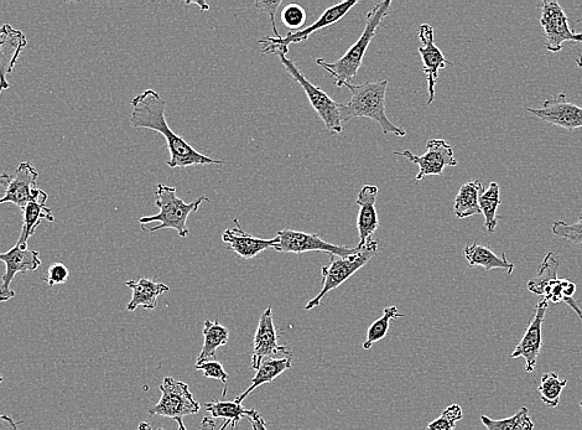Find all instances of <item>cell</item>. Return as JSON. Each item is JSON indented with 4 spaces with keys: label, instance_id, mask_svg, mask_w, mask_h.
Returning <instances> with one entry per match:
<instances>
[{
    "label": "cell",
    "instance_id": "1",
    "mask_svg": "<svg viewBox=\"0 0 582 430\" xmlns=\"http://www.w3.org/2000/svg\"><path fill=\"white\" fill-rule=\"evenodd\" d=\"M131 105L133 107L131 117L133 128L152 129L165 138L170 152L169 168L184 169L195 167V165H218L221 167V160L197 152L185 139L174 133L166 122V102L157 91L145 90L133 98Z\"/></svg>",
    "mask_w": 582,
    "mask_h": 430
},
{
    "label": "cell",
    "instance_id": "2",
    "mask_svg": "<svg viewBox=\"0 0 582 430\" xmlns=\"http://www.w3.org/2000/svg\"><path fill=\"white\" fill-rule=\"evenodd\" d=\"M388 84V80L367 81L361 85L345 84L344 87L350 90L352 98L347 105H341L342 123L358 117L373 119L381 126L384 134H393L398 138L407 136V132L393 124L387 116L386 93Z\"/></svg>",
    "mask_w": 582,
    "mask_h": 430
},
{
    "label": "cell",
    "instance_id": "3",
    "mask_svg": "<svg viewBox=\"0 0 582 430\" xmlns=\"http://www.w3.org/2000/svg\"><path fill=\"white\" fill-rule=\"evenodd\" d=\"M391 9V0L374 4L367 14L366 27L360 39L348 49L347 53L341 59L335 62H327L325 59L316 60V64L334 77L337 87L341 88L345 84H351V81L355 79L358 70L361 69L368 46L371 45L378 28L383 24V20L391 13Z\"/></svg>",
    "mask_w": 582,
    "mask_h": 430
},
{
    "label": "cell",
    "instance_id": "4",
    "mask_svg": "<svg viewBox=\"0 0 582 430\" xmlns=\"http://www.w3.org/2000/svg\"><path fill=\"white\" fill-rule=\"evenodd\" d=\"M155 199H157L155 200V205L159 209V214L139 217V224L145 227L148 224H153V222H159L158 226L152 227V229H148L147 231L155 232L163 229H171L178 232L180 238H186L190 235V231L187 229V219H189L192 212L199 210L202 202L211 201L205 198V196H202V198L186 204L183 199L178 198L174 186L164 184L157 186Z\"/></svg>",
    "mask_w": 582,
    "mask_h": 430
},
{
    "label": "cell",
    "instance_id": "5",
    "mask_svg": "<svg viewBox=\"0 0 582 430\" xmlns=\"http://www.w3.org/2000/svg\"><path fill=\"white\" fill-rule=\"evenodd\" d=\"M377 253L378 241L372 240L368 242L362 250L355 253V255L345 258L329 255L330 263L322 268L320 293L306 304L305 309L311 310L318 308L321 300L324 299L331 290L339 288L341 284H344L347 279H350L353 276V274L365 267L366 264L377 255Z\"/></svg>",
    "mask_w": 582,
    "mask_h": 430
},
{
    "label": "cell",
    "instance_id": "6",
    "mask_svg": "<svg viewBox=\"0 0 582 430\" xmlns=\"http://www.w3.org/2000/svg\"><path fill=\"white\" fill-rule=\"evenodd\" d=\"M161 398L157 406L149 408L150 416L174 419L179 430H186L184 418L200 412V403L195 401L189 386L173 377H165L160 386Z\"/></svg>",
    "mask_w": 582,
    "mask_h": 430
},
{
    "label": "cell",
    "instance_id": "7",
    "mask_svg": "<svg viewBox=\"0 0 582 430\" xmlns=\"http://www.w3.org/2000/svg\"><path fill=\"white\" fill-rule=\"evenodd\" d=\"M559 266L560 259L556 258L554 253H548L543 263L540 264L538 277L528 282V289L534 294L542 295L548 302L568 304L582 321V312L573 299L576 286L568 279H560L556 276Z\"/></svg>",
    "mask_w": 582,
    "mask_h": 430
},
{
    "label": "cell",
    "instance_id": "8",
    "mask_svg": "<svg viewBox=\"0 0 582 430\" xmlns=\"http://www.w3.org/2000/svg\"><path fill=\"white\" fill-rule=\"evenodd\" d=\"M278 56L288 74L293 77V79L298 82L300 87L305 91L310 105L313 106L315 112L318 113L322 122H324L327 131H329L332 136L344 132L340 103L332 100V98L327 96V93L322 91L320 87L311 84V82L301 74V71L299 70V67L295 65V62L287 58V55L280 54Z\"/></svg>",
    "mask_w": 582,
    "mask_h": 430
},
{
    "label": "cell",
    "instance_id": "9",
    "mask_svg": "<svg viewBox=\"0 0 582 430\" xmlns=\"http://www.w3.org/2000/svg\"><path fill=\"white\" fill-rule=\"evenodd\" d=\"M357 4L358 0H348V2L336 4L334 7L327 8L314 24H311L308 28L301 29L298 33H288L287 36L280 39H275L274 36H267V38L259 40V44H265L263 54L288 55L290 45L303 43L318 31L339 23Z\"/></svg>",
    "mask_w": 582,
    "mask_h": 430
},
{
    "label": "cell",
    "instance_id": "10",
    "mask_svg": "<svg viewBox=\"0 0 582 430\" xmlns=\"http://www.w3.org/2000/svg\"><path fill=\"white\" fill-rule=\"evenodd\" d=\"M540 25L544 30L545 49L549 53H559L564 43H582V34L574 33L569 25V18L555 0H543Z\"/></svg>",
    "mask_w": 582,
    "mask_h": 430
},
{
    "label": "cell",
    "instance_id": "11",
    "mask_svg": "<svg viewBox=\"0 0 582 430\" xmlns=\"http://www.w3.org/2000/svg\"><path fill=\"white\" fill-rule=\"evenodd\" d=\"M277 237L279 243L274 247V250L280 253H295V255H303L306 252H325L327 255L345 258L355 255L358 248H350L346 246H336L332 243L322 240L316 233H305L294 230H282L278 232Z\"/></svg>",
    "mask_w": 582,
    "mask_h": 430
},
{
    "label": "cell",
    "instance_id": "12",
    "mask_svg": "<svg viewBox=\"0 0 582 430\" xmlns=\"http://www.w3.org/2000/svg\"><path fill=\"white\" fill-rule=\"evenodd\" d=\"M397 157H404L419 167V173L415 181L419 183L429 175H443L446 167H457L454 157V149L444 139H430L426 144L424 155H415L410 150L394 152Z\"/></svg>",
    "mask_w": 582,
    "mask_h": 430
},
{
    "label": "cell",
    "instance_id": "13",
    "mask_svg": "<svg viewBox=\"0 0 582 430\" xmlns=\"http://www.w3.org/2000/svg\"><path fill=\"white\" fill-rule=\"evenodd\" d=\"M0 262L5 264V273L0 284V303H4L15 297L14 290L10 288L15 276L36 271L41 266V259L38 251L30 248L23 250L15 245L8 252L0 253Z\"/></svg>",
    "mask_w": 582,
    "mask_h": 430
},
{
    "label": "cell",
    "instance_id": "14",
    "mask_svg": "<svg viewBox=\"0 0 582 430\" xmlns=\"http://www.w3.org/2000/svg\"><path fill=\"white\" fill-rule=\"evenodd\" d=\"M418 35L420 43H422L419 48V54L422 56L423 72L426 75V80H428L429 98L426 105L430 106L435 100V86L439 80L440 70L454 66V64L446 59L443 51L435 45L434 29L431 25H420Z\"/></svg>",
    "mask_w": 582,
    "mask_h": 430
},
{
    "label": "cell",
    "instance_id": "15",
    "mask_svg": "<svg viewBox=\"0 0 582 430\" xmlns=\"http://www.w3.org/2000/svg\"><path fill=\"white\" fill-rule=\"evenodd\" d=\"M38 180L39 172L33 164L28 162L20 164L7 186L5 195L0 199V205L10 202L23 211L29 202L38 200L45 193L39 188Z\"/></svg>",
    "mask_w": 582,
    "mask_h": 430
},
{
    "label": "cell",
    "instance_id": "16",
    "mask_svg": "<svg viewBox=\"0 0 582 430\" xmlns=\"http://www.w3.org/2000/svg\"><path fill=\"white\" fill-rule=\"evenodd\" d=\"M527 111L533 116L553 124V126L566 129V131L582 128V107L569 102L565 93L548 98L543 103L542 108H528Z\"/></svg>",
    "mask_w": 582,
    "mask_h": 430
},
{
    "label": "cell",
    "instance_id": "17",
    "mask_svg": "<svg viewBox=\"0 0 582 430\" xmlns=\"http://www.w3.org/2000/svg\"><path fill=\"white\" fill-rule=\"evenodd\" d=\"M548 308V300L544 298L540 299L537 308H535L534 318L530 321L526 334H524L521 343L516 346V349H514L511 355L512 359L523 357V359L526 360L527 373L535 371L540 351H542V330L545 314H547Z\"/></svg>",
    "mask_w": 582,
    "mask_h": 430
},
{
    "label": "cell",
    "instance_id": "18",
    "mask_svg": "<svg viewBox=\"0 0 582 430\" xmlns=\"http://www.w3.org/2000/svg\"><path fill=\"white\" fill-rule=\"evenodd\" d=\"M27 45L28 39L23 31L14 29L9 24L0 27V97L10 87L8 75L12 74Z\"/></svg>",
    "mask_w": 582,
    "mask_h": 430
},
{
    "label": "cell",
    "instance_id": "19",
    "mask_svg": "<svg viewBox=\"0 0 582 430\" xmlns=\"http://www.w3.org/2000/svg\"><path fill=\"white\" fill-rule=\"evenodd\" d=\"M253 347L252 370H258L265 357L273 355L293 357V352L287 346L278 344V333L275 330L272 308L265 310L259 319Z\"/></svg>",
    "mask_w": 582,
    "mask_h": 430
},
{
    "label": "cell",
    "instance_id": "20",
    "mask_svg": "<svg viewBox=\"0 0 582 430\" xmlns=\"http://www.w3.org/2000/svg\"><path fill=\"white\" fill-rule=\"evenodd\" d=\"M379 190L376 185H365L357 195L356 204L360 207L357 216V229L360 235L358 250H362L368 242L373 240L374 232L379 229V219L376 209V200Z\"/></svg>",
    "mask_w": 582,
    "mask_h": 430
},
{
    "label": "cell",
    "instance_id": "21",
    "mask_svg": "<svg viewBox=\"0 0 582 430\" xmlns=\"http://www.w3.org/2000/svg\"><path fill=\"white\" fill-rule=\"evenodd\" d=\"M222 241L227 243L228 250L237 253L239 257L252 259L256 258L259 253L269 250V248L274 250V247L279 243V238L274 237L272 240H264V238L251 236L242 229L236 219L235 227L223 232Z\"/></svg>",
    "mask_w": 582,
    "mask_h": 430
},
{
    "label": "cell",
    "instance_id": "22",
    "mask_svg": "<svg viewBox=\"0 0 582 430\" xmlns=\"http://www.w3.org/2000/svg\"><path fill=\"white\" fill-rule=\"evenodd\" d=\"M48 199V194L44 193L38 200L29 202L27 207L23 210V231L17 242V246L23 248V250L29 248V238L34 235L36 229H38L41 224V221L45 220L48 222H55L53 211H51L50 207L46 206V201H48Z\"/></svg>",
    "mask_w": 582,
    "mask_h": 430
},
{
    "label": "cell",
    "instance_id": "23",
    "mask_svg": "<svg viewBox=\"0 0 582 430\" xmlns=\"http://www.w3.org/2000/svg\"><path fill=\"white\" fill-rule=\"evenodd\" d=\"M126 286L133 290V298L127 305L128 312H134L139 307L154 310L157 308L160 295L169 292L170 289L166 284L150 281L148 278L129 281Z\"/></svg>",
    "mask_w": 582,
    "mask_h": 430
},
{
    "label": "cell",
    "instance_id": "24",
    "mask_svg": "<svg viewBox=\"0 0 582 430\" xmlns=\"http://www.w3.org/2000/svg\"><path fill=\"white\" fill-rule=\"evenodd\" d=\"M483 185L480 180H471L461 186L454 202V214L457 219L481 215L480 195Z\"/></svg>",
    "mask_w": 582,
    "mask_h": 430
},
{
    "label": "cell",
    "instance_id": "25",
    "mask_svg": "<svg viewBox=\"0 0 582 430\" xmlns=\"http://www.w3.org/2000/svg\"><path fill=\"white\" fill-rule=\"evenodd\" d=\"M465 258L471 267L481 266L487 271L506 269L508 274H511L514 269V264L508 261L506 255L497 256L490 247L477 242L465 248Z\"/></svg>",
    "mask_w": 582,
    "mask_h": 430
},
{
    "label": "cell",
    "instance_id": "26",
    "mask_svg": "<svg viewBox=\"0 0 582 430\" xmlns=\"http://www.w3.org/2000/svg\"><path fill=\"white\" fill-rule=\"evenodd\" d=\"M291 360L293 357H282V359H269L262 362L257 370V375L253 377L251 387H248L246 392L236 398V403L242 404L256 388L267 385L282 375L285 371L291 369Z\"/></svg>",
    "mask_w": 582,
    "mask_h": 430
},
{
    "label": "cell",
    "instance_id": "27",
    "mask_svg": "<svg viewBox=\"0 0 582 430\" xmlns=\"http://www.w3.org/2000/svg\"><path fill=\"white\" fill-rule=\"evenodd\" d=\"M202 333H204V346H202L200 355L197 357L196 364L215 359L218 347L225 346L228 343V339H230V333H228L227 328L218 323V321L206 320Z\"/></svg>",
    "mask_w": 582,
    "mask_h": 430
},
{
    "label": "cell",
    "instance_id": "28",
    "mask_svg": "<svg viewBox=\"0 0 582 430\" xmlns=\"http://www.w3.org/2000/svg\"><path fill=\"white\" fill-rule=\"evenodd\" d=\"M502 204L501 189L497 183H491L488 189L482 191L480 195V209L485 217V229L488 233L496 231L498 225L497 210Z\"/></svg>",
    "mask_w": 582,
    "mask_h": 430
},
{
    "label": "cell",
    "instance_id": "29",
    "mask_svg": "<svg viewBox=\"0 0 582 430\" xmlns=\"http://www.w3.org/2000/svg\"><path fill=\"white\" fill-rule=\"evenodd\" d=\"M481 422L487 430H533L534 423L529 416V409L523 407L513 417L495 421L487 416H481Z\"/></svg>",
    "mask_w": 582,
    "mask_h": 430
},
{
    "label": "cell",
    "instance_id": "30",
    "mask_svg": "<svg viewBox=\"0 0 582 430\" xmlns=\"http://www.w3.org/2000/svg\"><path fill=\"white\" fill-rule=\"evenodd\" d=\"M205 408L213 418L226 419V422H230L232 427L238 426L242 418L248 417L252 411V409L243 408L242 404L228 401L206 403Z\"/></svg>",
    "mask_w": 582,
    "mask_h": 430
},
{
    "label": "cell",
    "instance_id": "31",
    "mask_svg": "<svg viewBox=\"0 0 582 430\" xmlns=\"http://www.w3.org/2000/svg\"><path fill=\"white\" fill-rule=\"evenodd\" d=\"M566 385H568V380H561L556 373H545L538 388L543 403L547 404L548 407H558L561 393H563Z\"/></svg>",
    "mask_w": 582,
    "mask_h": 430
},
{
    "label": "cell",
    "instance_id": "32",
    "mask_svg": "<svg viewBox=\"0 0 582 430\" xmlns=\"http://www.w3.org/2000/svg\"><path fill=\"white\" fill-rule=\"evenodd\" d=\"M399 318H403V314L398 312L397 307H388L384 309L382 318L374 321L370 326V329H368L367 340L365 341V344H363V349L370 350L374 344L386 338L391 321Z\"/></svg>",
    "mask_w": 582,
    "mask_h": 430
},
{
    "label": "cell",
    "instance_id": "33",
    "mask_svg": "<svg viewBox=\"0 0 582 430\" xmlns=\"http://www.w3.org/2000/svg\"><path fill=\"white\" fill-rule=\"evenodd\" d=\"M552 232L555 237L561 238L574 245H582V215L574 224H568L565 221H555L552 226Z\"/></svg>",
    "mask_w": 582,
    "mask_h": 430
},
{
    "label": "cell",
    "instance_id": "34",
    "mask_svg": "<svg viewBox=\"0 0 582 430\" xmlns=\"http://www.w3.org/2000/svg\"><path fill=\"white\" fill-rule=\"evenodd\" d=\"M284 27L291 30V33H298L304 27L308 15L300 4H288L280 13Z\"/></svg>",
    "mask_w": 582,
    "mask_h": 430
},
{
    "label": "cell",
    "instance_id": "35",
    "mask_svg": "<svg viewBox=\"0 0 582 430\" xmlns=\"http://www.w3.org/2000/svg\"><path fill=\"white\" fill-rule=\"evenodd\" d=\"M464 417L459 404H451L439 418L428 424L426 430H455L456 423Z\"/></svg>",
    "mask_w": 582,
    "mask_h": 430
},
{
    "label": "cell",
    "instance_id": "36",
    "mask_svg": "<svg viewBox=\"0 0 582 430\" xmlns=\"http://www.w3.org/2000/svg\"><path fill=\"white\" fill-rule=\"evenodd\" d=\"M196 369L204 372L205 377L213 378V380H218L223 383V385H227L228 382V373L223 369L222 364L220 362L211 360L206 362H201V364H196Z\"/></svg>",
    "mask_w": 582,
    "mask_h": 430
},
{
    "label": "cell",
    "instance_id": "37",
    "mask_svg": "<svg viewBox=\"0 0 582 430\" xmlns=\"http://www.w3.org/2000/svg\"><path fill=\"white\" fill-rule=\"evenodd\" d=\"M282 2L283 0H275V2H273V0L272 2H265V0H257V2L254 3V8L259 10V12L267 13L269 15L270 22H272L273 25L275 39L282 38V35H280L278 31L277 23H275V15H277L278 9L280 5H282Z\"/></svg>",
    "mask_w": 582,
    "mask_h": 430
},
{
    "label": "cell",
    "instance_id": "38",
    "mask_svg": "<svg viewBox=\"0 0 582 430\" xmlns=\"http://www.w3.org/2000/svg\"><path fill=\"white\" fill-rule=\"evenodd\" d=\"M70 272L69 269L62 263H54L53 266L49 268L48 276L45 278V282L49 284V287L61 286V284L69 281Z\"/></svg>",
    "mask_w": 582,
    "mask_h": 430
},
{
    "label": "cell",
    "instance_id": "39",
    "mask_svg": "<svg viewBox=\"0 0 582 430\" xmlns=\"http://www.w3.org/2000/svg\"><path fill=\"white\" fill-rule=\"evenodd\" d=\"M247 418L251 422L253 430H267V424H265L262 414L256 411V409H252L251 414Z\"/></svg>",
    "mask_w": 582,
    "mask_h": 430
},
{
    "label": "cell",
    "instance_id": "40",
    "mask_svg": "<svg viewBox=\"0 0 582 430\" xmlns=\"http://www.w3.org/2000/svg\"><path fill=\"white\" fill-rule=\"evenodd\" d=\"M20 423L22 422H15L12 417L0 414V430H18Z\"/></svg>",
    "mask_w": 582,
    "mask_h": 430
},
{
    "label": "cell",
    "instance_id": "41",
    "mask_svg": "<svg viewBox=\"0 0 582 430\" xmlns=\"http://www.w3.org/2000/svg\"><path fill=\"white\" fill-rule=\"evenodd\" d=\"M216 422L210 417L202 419L200 430H216Z\"/></svg>",
    "mask_w": 582,
    "mask_h": 430
},
{
    "label": "cell",
    "instance_id": "42",
    "mask_svg": "<svg viewBox=\"0 0 582 430\" xmlns=\"http://www.w3.org/2000/svg\"><path fill=\"white\" fill-rule=\"evenodd\" d=\"M190 4L199 5L202 12H209L210 10V5L204 2V0H202V2H200V0H192V2H186V5Z\"/></svg>",
    "mask_w": 582,
    "mask_h": 430
},
{
    "label": "cell",
    "instance_id": "43",
    "mask_svg": "<svg viewBox=\"0 0 582 430\" xmlns=\"http://www.w3.org/2000/svg\"><path fill=\"white\" fill-rule=\"evenodd\" d=\"M12 179V176L8 174H0V186H8Z\"/></svg>",
    "mask_w": 582,
    "mask_h": 430
},
{
    "label": "cell",
    "instance_id": "44",
    "mask_svg": "<svg viewBox=\"0 0 582 430\" xmlns=\"http://www.w3.org/2000/svg\"><path fill=\"white\" fill-rule=\"evenodd\" d=\"M138 430H154L152 427V424H149L147 422H142L139 424ZM158 430H165L163 428H159Z\"/></svg>",
    "mask_w": 582,
    "mask_h": 430
},
{
    "label": "cell",
    "instance_id": "45",
    "mask_svg": "<svg viewBox=\"0 0 582 430\" xmlns=\"http://www.w3.org/2000/svg\"><path fill=\"white\" fill-rule=\"evenodd\" d=\"M576 64H578L580 69H582V58L580 55L578 56V58H576Z\"/></svg>",
    "mask_w": 582,
    "mask_h": 430
},
{
    "label": "cell",
    "instance_id": "46",
    "mask_svg": "<svg viewBox=\"0 0 582 430\" xmlns=\"http://www.w3.org/2000/svg\"><path fill=\"white\" fill-rule=\"evenodd\" d=\"M231 423L230 422H226L225 424H223V427L220 430H226L227 427H230Z\"/></svg>",
    "mask_w": 582,
    "mask_h": 430
},
{
    "label": "cell",
    "instance_id": "47",
    "mask_svg": "<svg viewBox=\"0 0 582 430\" xmlns=\"http://www.w3.org/2000/svg\"><path fill=\"white\" fill-rule=\"evenodd\" d=\"M2 382H3V376H2V373H0V383H2Z\"/></svg>",
    "mask_w": 582,
    "mask_h": 430
},
{
    "label": "cell",
    "instance_id": "48",
    "mask_svg": "<svg viewBox=\"0 0 582 430\" xmlns=\"http://www.w3.org/2000/svg\"><path fill=\"white\" fill-rule=\"evenodd\" d=\"M580 407H581V409H582V401H581V403H580Z\"/></svg>",
    "mask_w": 582,
    "mask_h": 430
}]
</instances>
